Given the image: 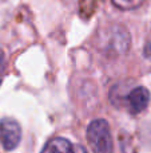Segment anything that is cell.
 I'll list each match as a JSON object with an SVG mask.
<instances>
[{"instance_id": "obj_1", "label": "cell", "mask_w": 151, "mask_h": 153, "mask_svg": "<svg viewBox=\"0 0 151 153\" xmlns=\"http://www.w3.org/2000/svg\"><path fill=\"white\" fill-rule=\"evenodd\" d=\"M87 141L94 153H114V141L110 125L106 120L98 118L88 125Z\"/></svg>"}, {"instance_id": "obj_2", "label": "cell", "mask_w": 151, "mask_h": 153, "mask_svg": "<svg viewBox=\"0 0 151 153\" xmlns=\"http://www.w3.org/2000/svg\"><path fill=\"white\" fill-rule=\"evenodd\" d=\"M21 140V128L18 121L5 117L0 121V143L5 151H12Z\"/></svg>"}, {"instance_id": "obj_3", "label": "cell", "mask_w": 151, "mask_h": 153, "mask_svg": "<svg viewBox=\"0 0 151 153\" xmlns=\"http://www.w3.org/2000/svg\"><path fill=\"white\" fill-rule=\"evenodd\" d=\"M149 102L150 91L143 86H138L133 89L127 95V109L133 114L142 113L149 106Z\"/></svg>"}, {"instance_id": "obj_4", "label": "cell", "mask_w": 151, "mask_h": 153, "mask_svg": "<svg viewBox=\"0 0 151 153\" xmlns=\"http://www.w3.org/2000/svg\"><path fill=\"white\" fill-rule=\"evenodd\" d=\"M42 153H74V146L67 138L55 137L45 144Z\"/></svg>"}, {"instance_id": "obj_5", "label": "cell", "mask_w": 151, "mask_h": 153, "mask_svg": "<svg viewBox=\"0 0 151 153\" xmlns=\"http://www.w3.org/2000/svg\"><path fill=\"white\" fill-rule=\"evenodd\" d=\"M111 1L119 10L130 11V10H135V8L141 7L144 0H111Z\"/></svg>"}, {"instance_id": "obj_6", "label": "cell", "mask_w": 151, "mask_h": 153, "mask_svg": "<svg viewBox=\"0 0 151 153\" xmlns=\"http://www.w3.org/2000/svg\"><path fill=\"white\" fill-rule=\"evenodd\" d=\"M4 67H5V55L3 53V50H0V83H1V79H3Z\"/></svg>"}, {"instance_id": "obj_7", "label": "cell", "mask_w": 151, "mask_h": 153, "mask_svg": "<svg viewBox=\"0 0 151 153\" xmlns=\"http://www.w3.org/2000/svg\"><path fill=\"white\" fill-rule=\"evenodd\" d=\"M144 56L151 61V42L147 43L146 47H144Z\"/></svg>"}, {"instance_id": "obj_8", "label": "cell", "mask_w": 151, "mask_h": 153, "mask_svg": "<svg viewBox=\"0 0 151 153\" xmlns=\"http://www.w3.org/2000/svg\"><path fill=\"white\" fill-rule=\"evenodd\" d=\"M74 153H87V151H86V149L83 148L82 145H78L76 148L74 149Z\"/></svg>"}]
</instances>
